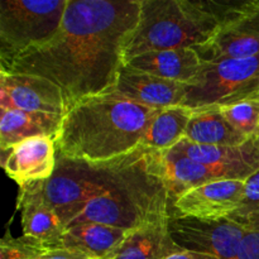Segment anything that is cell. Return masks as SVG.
<instances>
[{
    "mask_svg": "<svg viewBox=\"0 0 259 259\" xmlns=\"http://www.w3.org/2000/svg\"><path fill=\"white\" fill-rule=\"evenodd\" d=\"M141 8L142 0H68L57 34L0 71L47 78L61 89L68 111L114 90Z\"/></svg>",
    "mask_w": 259,
    "mask_h": 259,
    "instance_id": "6da1fadb",
    "label": "cell"
},
{
    "mask_svg": "<svg viewBox=\"0 0 259 259\" xmlns=\"http://www.w3.org/2000/svg\"><path fill=\"white\" fill-rule=\"evenodd\" d=\"M159 110L134 103L114 90L82 100L63 116L56 141L57 157L101 163L126 156L142 146Z\"/></svg>",
    "mask_w": 259,
    "mask_h": 259,
    "instance_id": "7a4b0ae2",
    "label": "cell"
},
{
    "mask_svg": "<svg viewBox=\"0 0 259 259\" xmlns=\"http://www.w3.org/2000/svg\"><path fill=\"white\" fill-rule=\"evenodd\" d=\"M235 3L142 0L141 17L124 48V63L142 53L205 45Z\"/></svg>",
    "mask_w": 259,
    "mask_h": 259,
    "instance_id": "3957f363",
    "label": "cell"
},
{
    "mask_svg": "<svg viewBox=\"0 0 259 259\" xmlns=\"http://www.w3.org/2000/svg\"><path fill=\"white\" fill-rule=\"evenodd\" d=\"M153 151L141 146L118 159L101 163L70 161L57 157L55 174L47 181L34 182L28 190L57 211L63 224L82 204L118 191L149 166Z\"/></svg>",
    "mask_w": 259,
    "mask_h": 259,
    "instance_id": "277c9868",
    "label": "cell"
},
{
    "mask_svg": "<svg viewBox=\"0 0 259 259\" xmlns=\"http://www.w3.org/2000/svg\"><path fill=\"white\" fill-rule=\"evenodd\" d=\"M172 195L161 174L159 152L153 151L149 166L118 191L81 205L66 229L83 223L110 225L132 232L162 215L171 214Z\"/></svg>",
    "mask_w": 259,
    "mask_h": 259,
    "instance_id": "5b68a950",
    "label": "cell"
},
{
    "mask_svg": "<svg viewBox=\"0 0 259 259\" xmlns=\"http://www.w3.org/2000/svg\"><path fill=\"white\" fill-rule=\"evenodd\" d=\"M68 0L0 3V68L22 53L50 42L60 30Z\"/></svg>",
    "mask_w": 259,
    "mask_h": 259,
    "instance_id": "8992f818",
    "label": "cell"
},
{
    "mask_svg": "<svg viewBox=\"0 0 259 259\" xmlns=\"http://www.w3.org/2000/svg\"><path fill=\"white\" fill-rule=\"evenodd\" d=\"M259 91V56L202 62L199 76L187 85L182 105L190 109L225 106L252 99Z\"/></svg>",
    "mask_w": 259,
    "mask_h": 259,
    "instance_id": "52a82bcc",
    "label": "cell"
},
{
    "mask_svg": "<svg viewBox=\"0 0 259 259\" xmlns=\"http://www.w3.org/2000/svg\"><path fill=\"white\" fill-rule=\"evenodd\" d=\"M194 51L202 62L259 56V2L235 3L215 34Z\"/></svg>",
    "mask_w": 259,
    "mask_h": 259,
    "instance_id": "ba28073f",
    "label": "cell"
},
{
    "mask_svg": "<svg viewBox=\"0 0 259 259\" xmlns=\"http://www.w3.org/2000/svg\"><path fill=\"white\" fill-rule=\"evenodd\" d=\"M171 234L182 249L210 253L220 259H239L245 232L233 219L200 220L171 217Z\"/></svg>",
    "mask_w": 259,
    "mask_h": 259,
    "instance_id": "9c48e42d",
    "label": "cell"
},
{
    "mask_svg": "<svg viewBox=\"0 0 259 259\" xmlns=\"http://www.w3.org/2000/svg\"><path fill=\"white\" fill-rule=\"evenodd\" d=\"M244 184L242 180H218L194 187L172 201V217L200 220L229 219L239 210Z\"/></svg>",
    "mask_w": 259,
    "mask_h": 259,
    "instance_id": "30bf717a",
    "label": "cell"
},
{
    "mask_svg": "<svg viewBox=\"0 0 259 259\" xmlns=\"http://www.w3.org/2000/svg\"><path fill=\"white\" fill-rule=\"evenodd\" d=\"M0 109L30 113L67 114L61 89L45 77L0 71Z\"/></svg>",
    "mask_w": 259,
    "mask_h": 259,
    "instance_id": "8fae6325",
    "label": "cell"
},
{
    "mask_svg": "<svg viewBox=\"0 0 259 259\" xmlns=\"http://www.w3.org/2000/svg\"><path fill=\"white\" fill-rule=\"evenodd\" d=\"M2 152V166L5 174L19 187L47 181L55 174L57 164L56 141L48 137H35L10 146Z\"/></svg>",
    "mask_w": 259,
    "mask_h": 259,
    "instance_id": "7c38bea8",
    "label": "cell"
},
{
    "mask_svg": "<svg viewBox=\"0 0 259 259\" xmlns=\"http://www.w3.org/2000/svg\"><path fill=\"white\" fill-rule=\"evenodd\" d=\"M114 91L141 105L166 109L182 105L186 98L187 85L133 70L124 65L119 71Z\"/></svg>",
    "mask_w": 259,
    "mask_h": 259,
    "instance_id": "4fadbf2b",
    "label": "cell"
},
{
    "mask_svg": "<svg viewBox=\"0 0 259 259\" xmlns=\"http://www.w3.org/2000/svg\"><path fill=\"white\" fill-rule=\"evenodd\" d=\"M161 174L168 185L172 199L179 195L218 180H242L245 181L238 172L229 168L200 163L174 149L159 152Z\"/></svg>",
    "mask_w": 259,
    "mask_h": 259,
    "instance_id": "5bb4252c",
    "label": "cell"
},
{
    "mask_svg": "<svg viewBox=\"0 0 259 259\" xmlns=\"http://www.w3.org/2000/svg\"><path fill=\"white\" fill-rule=\"evenodd\" d=\"M171 217L162 215L129 232L108 259H164L182 250L172 238Z\"/></svg>",
    "mask_w": 259,
    "mask_h": 259,
    "instance_id": "9a60e30c",
    "label": "cell"
},
{
    "mask_svg": "<svg viewBox=\"0 0 259 259\" xmlns=\"http://www.w3.org/2000/svg\"><path fill=\"white\" fill-rule=\"evenodd\" d=\"M174 151L209 166L224 167L238 172L244 180L259 169V141L257 136L238 147L204 146L182 139Z\"/></svg>",
    "mask_w": 259,
    "mask_h": 259,
    "instance_id": "2e32d148",
    "label": "cell"
},
{
    "mask_svg": "<svg viewBox=\"0 0 259 259\" xmlns=\"http://www.w3.org/2000/svg\"><path fill=\"white\" fill-rule=\"evenodd\" d=\"M124 65L133 70L190 85L199 76L202 61L192 48H180L142 53Z\"/></svg>",
    "mask_w": 259,
    "mask_h": 259,
    "instance_id": "e0dca14e",
    "label": "cell"
},
{
    "mask_svg": "<svg viewBox=\"0 0 259 259\" xmlns=\"http://www.w3.org/2000/svg\"><path fill=\"white\" fill-rule=\"evenodd\" d=\"M17 207L22 214L23 235L62 249L61 239L66 227L52 206L27 187H19Z\"/></svg>",
    "mask_w": 259,
    "mask_h": 259,
    "instance_id": "ac0fdd59",
    "label": "cell"
},
{
    "mask_svg": "<svg viewBox=\"0 0 259 259\" xmlns=\"http://www.w3.org/2000/svg\"><path fill=\"white\" fill-rule=\"evenodd\" d=\"M0 149L35 137H48L57 141L63 120L62 115L18 109H0Z\"/></svg>",
    "mask_w": 259,
    "mask_h": 259,
    "instance_id": "d6986e66",
    "label": "cell"
},
{
    "mask_svg": "<svg viewBox=\"0 0 259 259\" xmlns=\"http://www.w3.org/2000/svg\"><path fill=\"white\" fill-rule=\"evenodd\" d=\"M129 234V230L110 225L83 223L66 229L61 248L82 253L93 259H108Z\"/></svg>",
    "mask_w": 259,
    "mask_h": 259,
    "instance_id": "ffe728a7",
    "label": "cell"
},
{
    "mask_svg": "<svg viewBox=\"0 0 259 259\" xmlns=\"http://www.w3.org/2000/svg\"><path fill=\"white\" fill-rule=\"evenodd\" d=\"M194 110L185 133V139L187 141L204 146L238 147L250 139L238 132L218 106Z\"/></svg>",
    "mask_w": 259,
    "mask_h": 259,
    "instance_id": "44dd1931",
    "label": "cell"
},
{
    "mask_svg": "<svg viewBox=\"0 0 259 259\" xmlns=\"http://www.w3.org/2000/svg\"><path fill=\"white\" fill-rule=\"evenodd\" d=\"M194 109L184 105L161 109L149 124L142 146L152 151L164 152L174 148L185 138Z\"/></svg>",
    "mask_w": 259,
    "mask_h": 259,
    "instance_id": "7402d4cb",
    "label": "cell"
},
{
    "mask_svg": "<svg viewBox=\"0 0 259 259\" xmlns=\"http://www.w3.org/2000/svg\"><path fill=\"white\" fill-rule=\"evenodd\" d=\"M227 120L248 138L255 137L259 124V100L247 99L225 106H218Z\"/></svg>",
    "mask_w": 259,
    "mask_h": 259,
    "instance_id": "603a6c76",
    "label": "cell"
},
{
    "mask_svg": "<svg viewBox=\"0 0 259 259\" xmlns=\"http://www.w3.org/2000/svg\"><path fill=\"white\" fill-rule=\"evenodd\" d=\"M55 250L60 249L25 235L14 238L5 234L0 242V259H34Z\"/></svg>",
    "mask_w": 259,
    "mask_h": 259,
    "instance_id": "cb8c5ba5",
    "label": "cell"
},
{
    "mask_svg": "<svg viewBox=\"0 0 259 259\" xmlns=\"http://www.w3.org/2000/svg\"><path fill=\"white\" fill-rule=\"evenodd\" d=\"M229 219L239 223L244 229L249 225L259 224V169L245 180L242 204Z\"/></svg>",
    "mask_w": 259,
    "mask_h": 259,
    "instance_id": "d4e9b609",
    "label": "cell"
},
{
    "mask_svg": "<svg viewBox=\"0 0 259 259\" xmlns=\"http://www.w3.org/2000/svg\"><path fill=\"white\" fill-rule=\"evenodd\" d=\"M239 259H259V227L247 229L243 238Z\"/></svg>",
    "mask_w": 259,
    "mask_h": 259,
    "instance_id": "484cf974",
    "label": "cell"
},
{
    "mask_svg": "<svg viewBox=\"0 0 259 259\" xmlns=\"http://www.w3.org/2000/svg\"><path fill=\"white\" fill-rule=\"evenodd\" d=\"M34 259H93L88 255L82 254V253L75 252V250H68V249H60L55 250V252L47 253L40 257Z\"/></svg>",
    "mask_w": 259,
    "mask_h": 259,
    "instance_id": "4316f807",
    "label": "cell"
},
{
    "mask_svg": "<svg viewBox=\"0 0 259 259\" xmlns=\"http://www.w3.org/2000/svg\"><path fill=\"white\" fill-rule=\"evenodd\" d=\"M164 259H220L217 255L210 254V253L204 252H197V250H189V249H182L180 252L174 253V254L168 255Z\"/></svg>",
    "mask_w": 259,
    "mask_h": 259,
    "instance_id": "83f0119b",
    "label": "cell"
},
{
    "mask_svg": "<svg viewBox=\"0 0 259 259\" xmlns=\"http://www.w3.org/2000/svg\"><path fill=\"white\" fill-rule=\"evenodd\" d=\"M252 99H257V100H259V91H258V93L257 94H255V95L254 96H253V98Z\"/></svg>",
    "mask_w": 259,
    "mask_h": 259,
    "instance_id": "f1b7e54d",
    "label": "cell"
},
{
    "mask_svg": "<svg viewBox=\"0 0 259 259\" xmlns=\"http://www.w3.org/2000/svg\"><path fill=\"white\" fill-rule=\"evenodd\" d=\"M255 136H257V138H258V141H259V124H258V129H257V134H255Z\"/></svg>",
    "mask_w": 259,
    "mask_h": 259,
    "instance_id": "f546056e",
    "label": "cell"
}]
</instances>
